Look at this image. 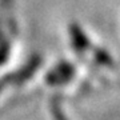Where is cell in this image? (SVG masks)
Returning a JSON list of instances; mask_svg holds the SVG:
<instances>
[{
  "label": "cell",
  "instance_id": "obj_1",
  "mask_svg": "<svg viewBox=\"0 0 120 120\" xmlns=\"http://www.w3.org/2000/svg\"><path fill=\"white\" fill-rule=\"evenodd\" d=\"M73 69L69 67V65H61L57 72H52L49 76H48V82L49 84H61L64 82H68L71 76H72Z\"/></svg>",
  "mask_w": 120,
  "mask_h": 120
},
{
  "label": "cell",
  "instance_id": "obj_2",
  "mask_svg": "<svg viewBox=\"0 0 120 120\" xmlns=\"http://www.w3.org/2000/svg\"><path fill=\"white\" fill-rule=\"evenodd\" d=\"M51 109H52V115H53V119L55 120H68L64 115H63V112H61V109H60L57 103L53 101L52 105H51Z\"/></svg>",
  "mask_w": 120,
  "mask_h": 120
}]
</instances>
